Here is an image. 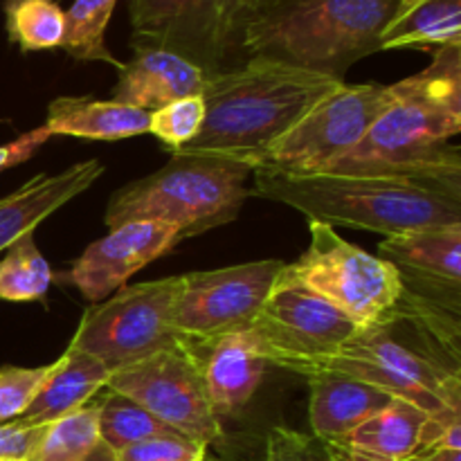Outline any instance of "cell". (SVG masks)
Here are the masks:
<instances>
[{"label": "cell", "mask_w": 461, "mask_h": 461, "mask_svg": "<svg viewBox=\"0 0 461 461\" xmlns=\"http://www.w3.org/2000/svg\"><path fill=\"white\" fill-rule=\"evenodd\" d=\"M266 461H342L324 441L309 432L273 428L266 439Z\"/></svg>", "instance_id": "obj_32"}, {"label": "cell", "mask_w": 461, "mask_h": 461, "mask_svg": "<svg viewBox=\"0 0 461 461\" xmlns=\"http://www.w3.org/2000/svg\"><path fill=\"white\" fill-rule=\"evenodd\" d=\"M111 372L99 360L68 345L66 354L50 365L48 376L36 390L21 419L32 426H48L90 403L99 390H106Z\"/></svg>", "instance_id": "obj_21"}, {"label": "cell", "mask_w": 461, "mask_h": 461, "mask_svg": "<svg viewBox=\"0 0 461 461\" xmlns=\"http://www.w3.org/2000/svg\"><path fill=\"white\" fill-rule=\"evenodd\" d=\"M461 45V0H421L390 21L381 34L383 50H435Z\"/></svg>", "instance_id": "obj_23"}, {"label": "cell", "mask_w": 461, "mask_h": 461, "mask_svg": "<svg viewBox=\"0 0 461 461\" xmlns=\"http://www.w3.org/2000/svg\"><path fill=\"white\" fill-rule=\"evenodd\" d=\"M133 45L169 50L207 77L237 66L248 25L237 0H131Z\"/></svg>", "instance_id": "obj_11"}, {"label": "cell", "mask_w": 461, "mask_h": 461, "mask_svg": "<svg viewBox=\"0 0 461 461\" xmlns=\"http://www.w3.org/2000/svg\"><path fill=\"white\" fill-rule=\"evenodd\" d=\"M203 461H230V459H221V457H214V455L207 453V455H205V459H203Z\"/></svg>", "instance_id": "obj_38"}, {"label": "cell", "mask_w": 461, "mask_h": 461, "mask_svg": "<svg viewBox=\"0 0 461 461\" xmlns=\"http://www.w3.org/2000/svg\"><path fill=\"white\" fill-rule=\"evenodd\" d=\"M5 25L23 52L61 48L66 12L57 0H5Z\"/></svg>", "instance_id": "obj_25"}, {"label": "cell", "mask_w": 461, "mask_h": 461, "mask_svg": "<svg viewBox=\"0 0 461 461\" xmlns=\"http://www.w3.org/2000/svg\"><path fill=\"white\" fill-rule=\"evenodd\" d=\"M399 0H277L241 34V54L345 81L360 59L381 52Z\"/></svg>", "instance_id": "obj_4"}, {"label": "cell", "mask_w": 461, "mask_h": 461, "mask_svg": "<svg viewBox=\"0 0 461 461\" xmlns=\"http://www.w3.org/2000/svg\"><path fill=\"white\" fill-rule=\"evenodd\" d=\"M43 432L45 426H32L21 417L0 423V461H30Z\"/></svg>", "instance_id": "obj_33"}, {"label": "cell", "mask_w": 461, "mask_h": 461, "mask_svg": "<svg viewBox=\"0 0 461 461\" xmlns=\"http://www.w3.org/2000/svg\"><path fill=\"white\" fill-rule=\"evenodd\" d=\"M117 0H75L66 12V34L61 48L79 61H104L122 68L106 48V27Z\"/></svg>", "instance_id": "obj_27"}, {"label": "cell", "mask_w": 461, "mask_h": 461, "mask_svg": "<svg viewBox=\"0 0 461 461\" xmlns=\"http://www.w3.org/2000/svg\"><path fill=\"white\" fill-rule=\"evenodd\" d=\"M50 135L117 142L149 133V113L113 99L59 97L48 106Z\"/></svg>", "instance_id": "obj_22"}, {"label": "cell", "mask_w": 461, "mask_h": 461, "mask_svg": "<svg viewBox=\"0 0 461 461\" xmlns=\"http://www.w3.org/2000/svg\"><path fill=\"white\" fill-rule=\"evenodd\" d=\"M342 84L345 81L273 59H243L237 66L207 77L201 133L176 153L225 158L250 167L257 156L284 138L315 104Z\"/></svg>", "instance_id": "obj_2"}, {"label": "cell", "mask_w": 461, "mask_h": 461, "mask_svg": "<svg viewBox=\"0 0 461 461\" xmlns=\"http://www.w3.org/2000/svg\"><path fill=\"white\" fill-rule=\"evenodd\" d=\"M203 117H205L203 95L176 99V102L149 113V133L156 135L162 147L176 153L201 133Z\"/></svg>", "instance_id": "obj_29"}, {"label": "cell", "mask_w": 461, "mask_h": 461, "mask_svg": "<svg viewBox=\"0 0 461 461\" xmlns=\"http://www.w3.org/2000/svg\"><path fill=\"white\" fill-rule=\"evenodd\" d=\"M252 169L225 158L178 156L156 174L124 185L106 205L108 230L131 221H158L178 230L180 239L232 223L250 196Z\"/></svg>", "instance_id": "obj_5"}, {"label": "cell", "mask_w": 461, "mask_h": 461, "mask_svg": "<svg viewBox=\"0 0 461 461\" xmlns=\"http://www.w3.org/2000/svg\"><path fill=\"white\" fill-rule=\"evenodd\" d=\"M183 241L178 230L158 221H131L117 225L106 237L90 243L84 255L63 275L54 279L75 286L90 304L126 286L135 273L167 255Z\"/></svg>", "instance_id": "obj_14"}, {"label": "cell", "mask_w": 461, "mask_h": 461, "mask_svg": "<svg viewBox=\"0 0 461 461\" xmlns=\"http://www.w3.org/2000/svg\"><path fill=\"white\" fill-rule=\"evenodd\" d=\"M311 243L304 255L286 264L275 286H302L367 329L387 315L401 297L399 270L381 257L345 241L336 228L309 221Z\"/></svg>", "instance_id": "obj_7"}, {"label": "cell", "mask_w": 461, "mask_h": 461, "mask_svg": "<svg viewBox=\"0 0 461 461\" xmlns=\"http://www.w3.org/2000/svg\"><path fill=\"white\" fill-rule=\"evenodd\" d=\"M205 455V444L171 432V435L149 437V439L117 450L115 461H203Z\"/></svg>", "instance_id": "obj_30"}, {"label": "cell", "mask_w": 461, "mask_h": 461, "mask_svg": "<svg viewBox=\"0 0 461 461\" xmlns=\"http://www.w3.org/2000/svg\"><path fill=\"white\" fill-rule=\"evenodd\" d=\"M106 390L129 396L171 430L201 441L207 448L223 439L221 419L207 396L201 356L189 345L117 369L108 378Z\"/></svg>", "instance_id": "obj_12"}, {"label": "cell", "mask_w": 461, "mask_h": 461, "mask_svg": "<svg viewBox=\"0 0 461 461\" xmlns=\"http://www.w3.org/2000/svg\"><path fill=\"white\" fill-rule=\"evenodd\" d=\"M48 367H0V423L23 417L36 390L48 376Z\"/></svg>", "instance_id": "obj_31"}, {"label": "cell", "mask_w": 461, "mask_h": 461, "mask_svg": "<svg viewBox=\"0 0 461 461\" xmlns=\"http://www.w3.org/2000/svg\"><path fill=\"white\" fill-rule=\"evenodd\" d=\"M390 104V86L342 84L315 104L284 138L252 160V171L324 174L349 156Z\"/></svg>", "instance_id": "obj_8"}, {"label": "cell", "mask_w": 461, "mask_h": 461, "mask_svg": "<svg viewBox=\"0 0 461 461\" xmlns=\"http://www.w3.org/2000/svg\"><path fill=\"white\" fill-rule=\"evenodd\" d=\"M97 426L102 441L113 453L149 439V437L176 432L151 412H147L142 405L113 390H106V394L97 403Z\"/></svg>", "instance_id": "obj_28"}, {"label": "cell", "mask_w": 461, "mask_h": 461, "mask_svg": "<svg viewBox=\"0 0 461 461\" xmlns=\"http://www.w3.org/2000/svg\"><path fill=\"white\" fill-rule=\"evenodd\" d=\"M30 461H115L99 435L97 403L48 423Z\"/></svg>", "instance_id": "obj_24"}, {"label": "cell", "mask_w": 461, "mask_h": 461, "mask_svg": "<svg viewBox=\"0 0 461 461\" xmlns=\"http://www.w3.org/2000/svg\"><path fill=\"white\" fill-rule=\"evenodd\" d=\"M284 266L279 259H264L178 275L171 304L176 336L192 349H203L223 336L250 331Z\"/></svg>", "instance_id": "obj_10"}, {"label": "cell", "mask_w": 461, "mask_h": 461, "mask_svg": "<svg viewBox=\"0 0 461 461\" xmlns=\"http://www.w3.org/2000/svg\"><path fill=\"white\" fill-rule=\"evenodd\" d=\"M50 138H52L50 131L45 129V126H39V129H32L27 131V133H23L21 138H16L14 142L3 144V147H0V174H3L5 169H12V167L23 165L25 160H30Z\"/></svg>", "instance_id": "obj_34"}, {"label": "cell", "mask_w": 461, "mask_h": 461, "mask_svg": "<svg viewBox=\"0 0 461 461\" xmlns=\"http://www.w3.org/2000/svg\"><path fill=\"white\" fill-rule=\"evenodd\" d=\"M196 351L216 417H232L246 408L268 367L250 331L223 336Z\"/></svg>", "instance_id": "obj_19"}, {"label": "cell", "mask_w": 461, "mask_h": 461, "mask_svg": "<svg viewBox=\"0 0 461 461\" xmlns=\"http://www.w3.org/2000/svg\"><path fill=\"white\" fill-rule=\"evenodd\" d=\"M205 81V72L187 59L153 45H133V57L122 63L111 99L151 113L176 99L203 95Z\"/></svg>", "instance_id": "obj_16"}, {"label": "cell", "mask_w": 461, "mask_h": 461, "mask_svg": "<svg viewBox=\"0 0 461 461\" xmlns=\"http://www.w3.org/2000/svg\"><path fill=\"white\" fill-rule=\"evenodd\" d=\"M176 291L178 277L120 288L111 300L86 311L70 347L93 356L113 374L185 345L171 327Z\"/></svg>", "instance_id": "obj_9"}, {"label": "cell", "mask_w": 461, "mask_h": 461, "mask_svg": "<svg viewBox=\"0 0 461 461\" xmlns=\"http://www.w3.org/2000/svg\"><path fill=\"white\" fill-rule=\"evenodd\" d=\"M255 194L293 207L331 228L392 234L430 225H461V196L421 180L381 171L293 176L252 171Z\"/></svg>", "instance_id": "obj_3"}, {"label": "cell", "mask_w": 461, "mask_h": 461, "mask_svg": "<svg viewBox=\"0 0 461 461\" xmlns=\"http://www.w3.org/2000/svg\"><path fill=\"white\" fill-rule=\"evenodd\" d=\"M54 282L52 266L36 248L34 234L18 239L0 261V300L41 302Z\"/></svg>", "instance_id": "obj_26"}, {"label": "cell", "mask_w": 461, "mask_h": 461, "mask_svg": "<svg viewBox=\"0 0 461 461\" xmlns=\"http://www.w3.org/2000/svg\"><path fill=\"white\" fill-rule=\"evenodd\" d=\"M304 378L311 387V435L324 444L342 439L394 401L381 387L345 374L313 372Z\"/></svg>", "instance_id": "obj_18"}, {"label": "cell", "mask_w": 461, "mask_h": 461, "mask_svg": "<svg viewBox=\"0 0 461 461\" xmlns=\"http://www.w3.org/2000/svg\"><path fill=\"white\" fill-rule=\"evenodd\" d=\"M356 331L349 315L302 286H275L250 327L266 363L286 372L336 354Z\"/></svg>", "instance_id": "obj_13"}, {"label": "cell", "mask_w": 461, "mask_h": 461, "mask_svg": "<svg viewBox=\"0 0 461 461\" xmlns=\"http://www.w3.org/2000/svg\"><path fill=\"white\" fill-rule=\"evenodd\" d=\"M237 3L241 5V9H243V14H246L248 23H250L252 18L259 16V14H264L266 9L273 7L277 0H237Z\"/></svg>", "instance_id": "obj_36"}, {"label": "cell", "mask_w": 461, "mask_h": 461, "mask_svg": "<svg viewBox=\"0 0 461 461\" xmlns=\"http://www.w3.org/2000/svg\"><path fill=\"white\" fill-rule=\"evenodd\" d=\"M104 174L99 160H84L61 174H39L9 196L0 198V252L12 248L25 234H34L36 225L79 196Z\"/></svg>", "instance_id": "obj_17"}, {"label": "cell", "mask_w": 461, "mask_h": 461, "mask_svg": "<svg viewBox=\"0 0 461 461\" xmlns=\"http://www.w3.org/2000/svg\"><path fill=\"white\" fill-rule=\"evenodd\" d=\"M405 461H461V448H453V446L446 444L426 446Z\"/></svg>", "instance_id": "obj_35"}, {"label": "cell", "mask_w": 461, "mask_h": 461, "mask_svg": "<svg viewBox=\"0 0 461 461\" xmlns=\"http://www.w3.org/2000/svg\"><path fill=\"white\" fill-rule=\"evenodd\" d=\"M426 70L390 86V104L363 142L329 171H381L461 196V45L435 48Z\"/></svg>", "instance_id": "obj_1"}, {"label": "cell", "mask_w": 461, "mask_h": 461, "mask_svg": "<svg viewBox=\"0 0 461 461\" xmlns=\"http://www.w3.org/2000/svg\"><path fill=\"white\" fill-rule=\"evenodd\" d=\"M378 257L394 266L401 284L461 304V225H430L385 237Z\"/></svg>", "instance_id": "obj_15"}, {"label": "cell", "mask_w": 461, "mask_h": 461, "mask_svg": "<svg viewBox=\"0 0 461 461\" xmlns=\"http://www.w3.org/2000/svg\"><path fill=\"white\" fill-rule=\"evenodd\" d=\"M430 414L414 403L394 399L385 410L327 444L342 461H405L417 453Z\"/></svg>", "instance_id": "obj_20"}, {"label": "cell", "mask_w": 461, "mask_h": 461, "mask_svg": "<svg viewBox=\"0 0 461 461\" xmlns=\"http://www.w3.org/2000/svg\"><path fill=\"white\" fill-rule=\"evenodd\" d=\"M421 0H399V7H396V14L394 16H399V14H405L408 9H412L414 5H419Z\"/></svg>", "instance_id": "obj_37"}, {"label": "cell", "mask_w": 461, "mask_h": 461, "mask_svg": "<svg viewBox=\"0 0 461 461\" xmlns=\"http://www.w3.org/2000/svg\"><path fill=\"white\" fill-rule=\"evenodd\" d=\"M291 372L297 376L338 372L410 401L430 417L461 414V374L444 367L421 342L387 318L358 329L336 354L297 365Z\"/></svg>", "instance_id": "obj_6"}]
</instances>
